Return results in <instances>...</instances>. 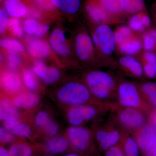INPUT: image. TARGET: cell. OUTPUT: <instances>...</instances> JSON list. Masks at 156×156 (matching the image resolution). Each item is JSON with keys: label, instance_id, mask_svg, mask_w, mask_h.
<instances>
[{"label": "cell", "instance_id": "obj_20", "mask_svg": "<svg viewBox=\"0 0 156 156\" xmlns=\"http://www.w3.org/2000/svg\"><path fill=\"white\" fill-rule=\"evenodd\" d=\"M53 5L59 10L69 14H76L81 7L80 0H51Z\"/></svg>", "mask_w": 156, "mask_h": 156}, {"label": "cell", "instance_id": "obj_24", "mask_svg": "<svg viewBox=\"0 0 156 156\" xmlns=\"http://www.w3.org/2000/svg\"><path fill=\"white\" fill-rule=\"evenodd\" d=\"M120 136L119 133L117 131L107 132L100 131L97 134L98 140L100 143L101 148L104 150L115 145L119 141Z\"/></svg>", "mask_w": 156, "mask_h": 156}, {"label": "cell", "instance_id": "obj_2", "mask_svg": "<svg viewBox=\"0 0 156 156\" xmlns=\"http://www.w3.org/2000/svg\"><path fill=\"white\" fill-rule=\"evenodd\" d=\"M57 97L63 103L78 105L86 103L89 99L90 94L87 87L83 84L70 82L62 87Z\"/></svg>", "mask_w": 156, "mask_h": 156}, {"label": "cell", "instance_id": "obj_3", "mask_svg": "<svg viewBox=\"0 0 156 156\" xmlns=\"http://www.w3.org/2000/svg\"><path fill=\"white\" fill-rule=\"evenodd\" d=\"M92 39L96 48L106 58L113 54L116 46L114 31L108 24H99L95 29Z\"/></svg>", "mask_w": 156, "mask_h": 156}, {"label": "cell", "instance_id": "obj_12", "mask_svg": "<svg viewBox=\"0 0 156 156\" xmlns=\"http://www.w3.org/2000/svg\"><path fill=\"white\" fill-rule=\"evenodd\" d=\"M116 46L120 53L130 56L137 54L143 48L142 41L135 34Z\"/></svg>", "mask_w": 156, "mask_h": 156}, {"label": "cell", "instance_id": "obj_50", "mask_svg": "<svg viewBox=\"0 0 156 156\" xmlns=\"http://www.w3.org/2000/svg\"><path fill=\"white\" fill-rule=\"evenodd\" d=\"M52 156V155H48V156Z\"/></svg>", "mask_w": 156, "mask_h": 156}, {"label": "cell", "instance_id": "obj_22", "mask_svg": "<svg viewBox=\"0 0 156 156\" xmlns=\"http://www.w3.org/2000/svg\"><path fill=\"white\" fill-rule=\"evenodd\" d=\"M4 126L12 134L22 137H28L31 133L30 128L22 122L16 121L5 122Z\"/></svg>", "mask_w": 156, "mask_h": 156}, {"label": "cell", "instance_id": "obj_35", "mask_svg": "<svg viewBox=\"0 0 156 156\" xmlns=\"http://www.w3.org/2000/svg\"><path fill=\"white\" fill-rule=\"evenodd\" d=\"M127 156H138V149L137 144L133 138L127 139L126 144Z\"/></svg>", "mask_w": 156, "mask_h": 156}, {"label": "cell", "instance_id": "obj_6", "mask_svg": "<svg viewBox=\"0 0 156 156\" xmlns=\"http://www.w3.org/2000/svg\"><path fill=\"white\" fill-rule=\"evenodd\" d=\"M119 95L121 104L128 107H136L140 104L138 91L134 84L124 83L119 87Z\"/></svg>", "mask_w": 156, "mask_h": 156}, {"label": "cell", "instance_id": "obj_30", "mask_svg": "<svg viewBox=\"0 0 156 156\" xmlns=\"http://www.w3.org/2000/svg\"><path fill=\"white\" fill-rule=\"evenodd\" d=\"M60 75V72L57 69L47 66L40 77L45 83L50 84L53 83L58 80Z\"/></svg>", "mask_w": 156, "mask_h": 156}, {"label": "cell", "instance_id": "obj_39", "mask_svg": "<svg viewBox=\"0 0 156 156\" xmlns=\"http://www.w3.org/2000/svg\"><path fill=\"white\" fill-rule=\"evenodd\" d=\"M14 139L13 134L8 131L5 127L0 128V140L4 143H9L12 142Z\"/></svg>", "mask_w": 156, "mask_h": 156}, {"label": "cell", "instance_id": "obj_13", "mask_svg": "<svg viewBox=\"0 0 156 156\" xmlns=\"http://www.w3.org/2000/svg\"><path fill=\"white\" fill-rule=\"evenodd\" d=\"M35 122L36 126L39 128L43 129L48 135L53 136L58 132V126L52 121L47 112H39L36 117Z\"/></svg>", "mask_w": 156, "mask_h": 156}, {"label": "cell", "instance_id": "obj_42", "mask_svg": "<svg viewBox=\"0 0 156 156\" xmlns=\"http://www.w3.org/2000/svg\"><path fill=\"white\" fill-rule=\"evenodd\" d=\"M141 59H142V61L150 63H156V54L152 51L145 50L143 53Z\"/></svg>", "mask_w": 156, "mask_h": 156}, {"label": "cell", "instance_id": "obj_32", "mask_svg": "<svg viewBox=\"0 0 156 156\" xmlns=\"http://www.w3.org/2000/svg\"><path fill=\"white\" fill-rule=\"evenodd\" d=\"M23 79L25 86L31 90H35L38 87V82L34 73L30 70L26 69L23 73Z\"/></svg>", "mask_w": 156, "mask_h": 156}, {"label": "cell", "instance_id": "obj_46", "mask_svg": "<svg viewBox=\"0 0 156 156\" xmlns=\"http://www.w3.org/2000/svg\"><path fill=\"white\" fill-rule=\"evenodd\" d=\"M0 156H10L9 152L3 147H0Z\"/></svg>", "mask_w": 156, "mask_h": 156}, {"label": "cell", "instance_id": "obj_29", "mask_svg": "<svg viewBox=\"0 0 156 156\" xmlns=\"http://www.w3.org/2000/svg\"><path fill=\"white\" fill-rule=\"evenodd\" d=\"M133 30L129 26L122 25L117 27L114 31L115 41L116 45L134 35Z\"/></svg>", "mask_w": 156, "mask_h": 156}, {"label": "cell", "instance_id": "obj_15", "mask_svg": "<svg viewBox=\"0 0 156 156\" xmlns=\"http://www.w3.org/2000/svg\"><path fill=\"white\" fill-rule=\"evenodd\" d=\"M27 50L30 55L35 58H43L50 55V45L44 40L37 39L30 42L27 47Z\"/></svg>", "mask_w": 156, "mask_h": 156}, {"label": "cell", "instance_id": "obj_28", "mask_svg": "<svg viewBox=\"0 0 156 156\" xmlns=\"http://www.w3.org/2000/svg\"><path fill=\"white\" fill-rule=\"evenodd\" d=\"M0 44L8 51L9 54H17L24 51L23 45L15 39L11 38H4L0 41Z\"/></svg>", "mask_w": 156, "mask_h": 156}, {"label": "cell", "instance_id": "obj_11", "mask_svg": "<svg viewBox=\"0 0 156 156\" xmlns=\"http://www.w3.org/2000/svg\"><path fill=\"white\" fill-rule=\"evenodd\" d=\"M128 25L133 31L140 32L151 28V18L147 9L132 15L128 20Z\"/></svg>", "mask_w": 156, "mask_h": 156}, {"label": "cell", "instance_id": "obj_47", "mask_svg": "<svg viewBox=\"0 0 156 156\" xmlns=\"http://www.w3.org/2000/svg\"><path fill=\"white\" fill-rule=\"evenodd\" d=\"M153 155L154 156H156V140L154 147L153 149Z\"/></svg>", "mask_w": 156, "mask_h": 156}, {"label": "cell", "instance_id": "obj_40", "mask_svg": "<svg viewBox=\"0 0 156 156\" xmlns=\"http://www.w3.org/2000/svg\"><path fill=\"white\" fill-rule=\"evenodd\" d=\"M20 62L21 59L17 54H9L8 56V65L12 69L18 67Z\"/></svg>", "mask_w": 156, "mask_h": 156}, {"label": "cell", "instance_id": "obj_23", "mask_svg": "<svg viewBox=\"0 0 156 156\" xmlns=\"http://www.w3.org/2000/svg\"><path fill=\"white\" fill-rule=\"evenodd\" d=\"M39 101V97L32 93L20 94L14 98L13 103L15 106L22 108H30L36 106Z\"/></svg>", "mask_w": 156, "mask_h": 156}, {"label": "cell", "instance_id": "obj_5", "mask_svg": "<svg viewBox=\"0 0 156 156\" xmlns=\"http://www.w3.org/2000/svg\"><path fill=\"white\" fill-rule=\"evenodd\" d=\"M76 54L82 61H87L93 57L94 43L90 36L86 32L80 33L75 39Z\"/></svg>", "mask_w": 156, "mask_h": 156}, {"label": "cell", "instance_id": "obj_37", "mask_svg": "<svg viewBox=\"0 0 156 156\" xmlns=\"http://www.w3.org/2000/svg\"><path fill=\"white\" fill-rule=\"evenodd\" d=\"M9 15L4 8L0 9V33L3 34L5 32L7 26L9 24Z\"/></svg>", "mask_w": 156, "mask_h": 156}, {"label": "cell", "instance_id": "obj_49", "mask_svg": "<svg viewBox=\"0 0 156 156\" xmlns=\"http://www.w3.org/2000/svg\"><path fill=\"white\" fill-rule=\"evenodd\" d=\"M154 122H155V124L156 128V114L155 115L154 117Z\"/></svg>", "mask_w": 156, "mask_h": 156}, {"label": "cell", "instance_id": "obj_10", "mask_svg": "<svg viewBox=\"0 0 156 156\" xmlns=\"http://www.w3.org/2000/svg\"><path fill=\"white\" fill-rule=\"evenodd\" d=\"M156 140V130L153 126H148L141 132L138 139L140 147L148 155L153 151Z\"/></svg>", "mask_w": 156, "mask_h": 156}, {"label": "cell", "instance_id": "obj_38", "mask_svg": "<svg viewBox=\"0 0 156 156\" xmlns=\"http://www.w3.org/2000/svg\"><path fill=\"white\" fill-rule=\"evenodd\" d=\"M144 71L149 78H152L156 75V63H153L142 61Z\"/></svg>", "mask_w": 156, "mask_h": 156}, {"label": "cell", "instance_id": "obj_18", "mask_svg": "<svg viewBox=\"0 0 156 156\" xmlns=\"http://www.w3.org/2000/svg\"><path fill=\"white\" fill-rule=\"evenodd\" d=\"M4 6L8 14L14 18L23 17L28 13L27 7L20 0H5Z\"/></svg>", "mask_w": 156, "mask_h": 156}, {"label": "cell", "instance_id": "obj_43", "mask_svg": "<svg viewBox=\"0 0 156 156\" xmlns=\"http://www.w3.org/2000/svg\"><path fill=\"white\" fill-rule=\"evenodd\" d=\"M49 26L47 24H39L38 28L34 34L37 36H41L44 35L49 30Z\"/></svg>", "mask_w": 156, "mask_h": 156}, {"label": "cell", "instance_id": "obj_26", "mask_svg": "<svg viewBox=\"0 0 156 156\" xmlns=\"http://www.w3.org/2000/svg\"><path fill=\"white\" fill-rule=\"evenodd\" d=\"M109 14L116 19L121 20L125 15L123 13L120 0H98Z\"/></svg>", "mask_w": 156, "mask_h": 156}, {"label": "cell", "instance_id": "obj_25", "mask_svg": "<svg viewBox=\"0 0 156 156\" xmlns=\"http://www.w3.org/2000/svg\"><path fill=\"white\" fill-rule=\"evenodd\" d=\"M45 147L48 151L52 153H60L66 150L68 143L64 137L56 136L47 140Z\"/></svg>", "mask_w": 156, "mask_h": 156}, {"label": "cell", "instance_id": "obj_31", "mask_svg": "<svg viewBox=\"0 0 156 156\" xmlns=\"http://www.w3.org/2000/svg\"><path fill=\"white\" fill-rule=\"evenodd\" d=\"M9 153L10 156H31L32 151L28 146L19 144L12 146Z\"/></svg>", "mask_w": 156, "mask_h": 156}, {"label": "cell", "instance_id": "obj_7", "mask_svg": "<svg viewBox=\"0 0 156 156\" xmlns=\"http://www.w3.org/2000/svg\"><path fill=\"white\" fill-rule=\"evenodd\" d=\"M95 115L96 110L92 107L77 106L70 109L68 117L71 124L77 126L82 124L84 120L92 119Z\"/></svg>", "mask_w": 156, "mask_h": 156}, {"label": "cell", "instance_id": "obj_4", "mask_svg": "<svg viewBox=\"0 0 156 156\" xmlns=\"http://www.w3.org/2000/svg\"><path fill=\"white\" fill-rule=\"evenodd\" d=\"M85 9L89 18L96 23L108 24L120 21L109 14L98 0H88Z\"/></svg>", "mask_w": 156, "mask_h": 156}, {"label": "cell", "instance_id": "obj_19", "mask_svg": "<svg viewBox=\"0 0 156 156\" xmlns=\"http://www.w3.org/2000/svg\"><path fill=\"white\" fill-rule=\"evenodd\" d=\"M119 63L121 66L128 69L136 76H141L143 74L142 64L134 56L124 55L119 59Z\"/></svg>", "mask_w": 156, "mask_h": 156}, {"label": "cell", "instance_id": "obj_14", "mask_svg": "<svg viewBox=\"0 0 156 156\" xmlns=\"http://www.w3.org/2000/svg\"><path fill=\"white\" fill-rule=\"evenodd\" d=\"M120 118L123 124L133 128L141 126L145 120L143 115L132 108L124 110L120 115Z\"/></svg>", "mask_w": 156, "mask_h": 156}, {"label": "cell", "instance_id": "obj_9", "mask_svg": "<svg viewBox=\"0 0 156 156\" xmlns=\"http://www.w3.org/2000/svg\"><path fill=\"white\" fill-rule=\"evenodd\" d=\"M50 46L55 53L62 56H67L70 53V50L63 32L60 29L56 28L51 33L50 38Z\"/></svg>", "mask_w": 156, "mask_h": 156}, {"label": "cell", "instance_id": "obj_33", "mask_svg": "<svg viewBox=\"0 0 156 156\" xmlns=\"http://www.w3.org/2000/svg\"><path fill=\"white\" fill-rule=\"evenodd\" d=\"M142 89L149 98L151 103L156 106V83H147L142 86Z\"/></svg>", "mask_w": 156, "mask_h": 156}, {"label": "cell", "instance_id": "obj_1", "mask_svg": "<svg viewBox=\"0 0 156 156\" xmlns=\"http://www.w3.org/2000/svg\"><path fill=\"white\" fill-rule=\"evenodd\" d=\"M87 81L89 89L96 97H107L115 85L111 76L101 71H93L87 74Z\"/></svg>", "mask_w": 156, "mask_h": 156}, {"label": "cell", "instance_id": "obj_17", "mask_svg": "<svg viewBox=\"0 0 156 156\" xmlns=\"http://www.w3.org/2000/svg\"><path fill=\"white\" fill-rule=\"evenodd\" d=\"M1 83L5 90L11 92H17L22 86L19 76L12 72L3 73L1 76Z\"/></svg>", "mask_w": 156, "mask_h": 156}, {"label": "cell", "instance_id": "obj_27", "mask_svg": "<svg viewBox=\"0 0 156 156\" xmlns=\"http://www.w3.org/2000/svg\"><path fill=\"white\" fill-rule=\"evenodd\" d=\"M142 41L145 51H152L156 54V28L151 27L144 31Z\"/></svg>", "mask_w": 156, "mask_h": 156}, {"label": "cell", "instance_id": "obj_36", "mask_svg": "<svg viewBox=\"0 0 156 156\" xmlns=\"http://www.w3.org/2000/svg\"><path fill=\"white\" fill-rule=\"evenodd\" d=\"M40 23L34 18H28L23 22V29L29 34H33L35 33Z\"/></svg>", "mask_w": 156, "mask_h": 156}, {"label": "cell", "instance_id": "obj_34", "mask_svg": "<svg viewBox=\"0 0 156 156\" xmlns=\"http://www.w3.org/2000/svg\"><path fill=\"white\" fill-rule=\"evenodd\" d=\"M9 25L13 34L17 37L22 36L23 29L18 18L14 17L11 18L9 20Z\"/></svg>", "mask_w": 156, "mask_h": 156}, {"label": "cell", "instance_id": "obj_41", "mask_svg": "<svg viewBox=\"0 0 156 156\" xmlns=\"http://www.w3.org/2000/svg\"><path fill=\"white\" fill-rule=\"evenodd\" d=\"M39 7L43 10L51 11L55 9L51 0H34Z\"/></svg>", "mask_w": 156, "mask_h": 156}, {"label": "cell", "instance_id": "obj_16", "mask_svg": "<svg viewBox=\"0 0 156 156\" xmlns=\"http://www.w3.org/2000/svg\"><path fill=\"white\" fill-rule=\"evenodd\" d=\"M6 98H3L0 102V119L4 122L17 121L20 116L19 112Z\"/></svg>", "mask_w": 156, "mask_h": 156}, {"label": "cell", "instance_id": "obj_44", "mask_svg": "<svg viewBox=\"0 0 156 156\" xmlns=\"http://www.w3.org/2000/svg\"><path fill=\"white\" fill-rule=\"evenodd\" d=\"M106 156H125L119 149L113 147L107 153Z\"/></svg>", "mask_w": 156, "mask_h": 156}, {"label": "cell", "instance_id": "obj_45", "mask_svg": "<svg viewBox=\"0 0 156 156\" xmlns=\"http://www.w3.org/2000/svg\"><path fill=\"white\" fill-rule=\"evenodd\" d=\"M151 18L156 26V0L151 7Z\"/></svg>", "mask_w": 156, "mask_h": 156}, {"label": "cell", "instance_id": "obj_8", "mask_svg": "<svg viewBox=\"0 0 156 156\" xmlns=\"http://www.w3.org/2000/svg\"><path fill=\"white\" fill-rule=\"evenodd\" d=\"M68 136L71 143L76 149L83 151L86 149L89 144L90 134L83 128L72 127L68 131Z\"/></svg>", "mask_w": 156, "mask_h": 156}, {"label": "cell", "instance_id": "obj_21", "mask_svg": "<svg viewBox=\"0 0 156 156\" xmlns=\"http://www.w3.org/2000/svg\"><path fill=\"white\" fill-rule=\"evenodd\" d=\"M120 2L125 15H133L147 9L144 0H120Z\"/></svg>", "mask_w": 156, "mask_h": 156}, {"label": "cell", "instance_id": "obj_48", "mask_svg": "<svg viewBox=\"0 0 156 156\" xmlns=\"http://www.w3.org/2000/svg\"><path fill=\"white\" fill-rule=\"evenodd\" d=\"M65 156H79L78 155L76 154H68L66 155Z\"/></svg>", "mask_w": 156, "mask_h": 156}]
</instances>
